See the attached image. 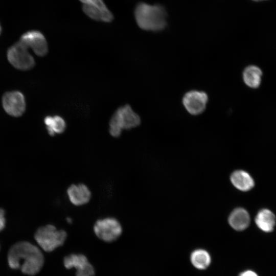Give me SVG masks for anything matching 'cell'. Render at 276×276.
Instances as JSON below:
<instances>
[{"label":"cell","mask_w":276,"mask_h":276,"mask_svg":"<svg viewBox=\"0 0 276 276\" xmlns=\"http://www.w3.org/2000/svg\"><path fill=\"white\" fill-rule=\"evenodd\" d=\"M255 222L261 231L266 233L271 232L273 230L275 224V217L270 210L263 209L257 214Z\"/></svg>","instance_id":"obj_16"},{"label":"cell","mask_w":276,"mask_h":276,"mask_svg":"<svg viewBox=\"0 0 276 276\" xmlns=\"http://www.w3.org/2000/svg\"><path fill=\"white\" fill-rule=\"evenodd\" d=\"M96 236L105 242H112L118 239L122 234V227L116 218L107 217L96 221L94 226Z\"/></svg>","instance_id":"obj_5"},{"label":"cell","mask_w":276,"mask_h":276,"mask_svg":"<svg viewBox=\"0 0 276 276\" xmlns=\"http://www.w3.org/2000/svg\"><path fill=\"white\" fill-rule=\"evenodd\" d=\"M134 16L138 26L144 30L157 32L166 26L167 14L160 5L140 3L135 9Z\"/></svg>","instance_id":"obj_2"},{"label":"cell","mask_w":276,"mask_h":276,"mask_svg":"<svg viewBox=\"0 0 276 276\" xmlns=\"http://www.w3.org/2000/svg\"><path fill=\"white\" fill-rule=\"evenodd\" d=\"M7 58L10 63L19 70H28L35 65L34 58L28 52V48L20 41L8 49Z\"/></svg>","instance_id":"obj_6"},{"label":"cell","mask_w":276,"mask_h":276,"mask_svg":"<svg viewBox=\"0 0 276 276\" xmlns=\"http://www.w3.org/2000/svg\"><path fill=\"white\" fill-rule=\"evenodd\" d=\"M208 96L201 90H191L182 98V104L188 112L194 116L202 113L206 108Z\"/></svg>","instance_id":"obj_7"},{"label":"cell","mask_w":276,"mask_h":276,"mask_svg":"<svg viewBox=\"0 0 276 276\" xmlns=\"http://www.w3.org/2000/svg\"><path fill=\"white\" fill-rule=\"evenodd\" d=\"M63 263L67 269H76V276H94L95 270L87 258L81 254H72L64 257Z\"/></svg>","instance_id":"obj_8"},{"label":"cell","mask_w":276,"mask_h":276,"mask_svg":"<svg viewBox=\"0 0 276 276\" xmlns=\"http://www.w3.org/2000/svg\"><path fill=\"white\" fill-rule=\"evenodd\" d=\"M1 32H2V28H1V25H0V34L1 33Z\"/></svg>","instance_id":"obj_22"},{"label":"cell","mask_w":276,"mask_h":276,"mask_svg":"<svg viewBox=\"0 0 276 276\" xmlns=\"http://www.w3.org/2000/svg\"><path fill=\"white\" fill-rule=\"evenodd\" d=\"M83 12L93 19L104 22H110L113 15L104 4H83Z\"/></svg>","instance_id":"obj_12"},{"label":"cell","mask_w":276,"mask_h":276,"mask_svg":"<svg viewBox=\"0 0 276 276\" xmlns=\"http://www.w3.org/2000/svg\"><path fill=\"white\" fill-rule=\"evenodd\" d=\"M141 123L140 116L129 105L117 109L109 123V132L113 137H119L124 129L129 130L138 126Z\"/></svg>","instance_id":"obj_3"},{"label":"cell","mask_w":276,"mask_h":276,"mask_svg":"<svg viewBox=\"0 0 276 276\" xmlns=\"http://www.w3.org/2000/svg\"><path fill=\"white\" fill-rule=\"evenodd\" d=\"M5 214V211L3 209L0 208V232L3 230L6 225Z\"/></svg>","instance_id":"obj_19"},{"label":"cell","mask_w":276,"mask_h":276,"mask_svg":"<svg viewBox=\"0 0 276 276\" xmlns=\"http://www.w3.org/2000/svg\"><path fill=\"white\" fill-rule=\"evenodd\" d=\"M239 276H258L254 271L247 270L241 272Z\"/></svg>","instance_id":"obj_20"},{"label":"cell","mask_w":276,"mask_h":276,"mask_svg":"<svg viewBox=\"0 0 276 276\" xmlns=\"http://www.w3.org/2000/svg\"><path fill=\"white\" fill-rule=\"evenodd\" d=\"M191 261L198 269H206L210 264L211 258L209 252L202 249L194 250L191 255Z\"/></svg>","instance_id":"obj_18"},{"label":"cell","mask_w":276,"mask_h":276,"mask_svg":"<svg viewBox=\"0 0 276 276\" xmlns=\"http://www.w3.org/2000/svg\"><path fill=\"white\" fill-rule=\"evenodd\" d=\"M67 194L71 202L79 206L88 202L91 198V192L84 184L73 185L67 190Z\"/></svg>","instance_id":"obj_11"},{"label":"cell","mask_w":276,"mask_h":276,"mask_svg":"<svg viewBox=\"0 0 276 276\" xmlns=\"http://www.w3.org/2000/svg\"><path fill=\"white\" fill-rule=\"evenodd\" d=\"M3 107L9 115L18 117L25 112L26 103L24 95L17 91L5 93L2 99Z\"/></svg>","instance_id":"obj_9"},{"label":"cell","mask_w":276,"mask_h":276,"mask_svg":"<svg viewBox=\"0 0 276 276\" xmlns=\"http://www.w3.org/2000/svg\"><path fill=\"white\" fill-rule=\"evenodd\" d=\"M67 237L63 230H58L53 225L41 226L36 231L35 239L39 246L46 251H52L62 245Z\"/></svg>","instance_id":"obj_4"},{"label":"cell","mask_w":276,"mask_h":276,"mask_svg":"<svg viewBox=\"0 0 276 276\" xmlns=\"http://www.w3.org/2000/svg\"><path fill=\"white\" fill-rule=\"evenodd\" d=\"M48 132L51 136L56 133H61L66 128V123L62 118L60 116H47L44 120Z\"/></svg>","instance_id":"obj_17"},{"label":"cell","mask_w":276,"mask_h":276,"mask_svg":"<svg viewBox=\"0 0 276 276\" xmlns=\"http://www.w3.org/2000/svg\"><path fill=\"white\" fill-rule=\"evenodd\" d=\"M19 41L28 48H31L37 56H43L48 53L47 42L39 31H28L21 36Z\"/></svg>","instance_id":"obj_10"},{"label":"cell","mask_w":276,"mask_h":276,"mask_svg":"<svg viewBox=\"0 0 276 276\" xmlns=\"http://www.w3.org/2000/svg\"><path fill=\"white\" fill-rule=\"evenodd\" d=\"M67 221L68 223H71L72 221V219L70 218H67Z\"/></svg>","instance_id":"obj_21"},{"label":"cell","mask_w":276,"mask_h":276,"mask_svg":"<svg viewBox=\"0 0 276 276\" xmlns=\"http://www.w3.org/2000/svg\"><path fill=\"white\" fill-rule=\"evenodd\" d=\"M263 73L261 69L255 65L246 66L242 73L243 80L245 85L251 88H258L262 81Z\"/></svg>","instance_id":"obj_14"},{"label":"cell","mask_w":276,"mask_h":276,"mask_svg":"<svg viewBox=\"0 0 276 276\" xmlns=\"http://www.w3.org/2000/svg\"><path fill=\"white\" fill-rule=\"evenodd\" d=\"M254 1H263V0H254Z\"/></svg>","instance_id":"obj_23"},{"label":"cell","mask_w":276,"mask_h":276,"mask_svg":"<svg viewBox=\"0 0 276 276\" xmlns=\"http://www.w3.org/2000/svg\"><path fill=\"white\" fill-rule=\"evenodd\" d=\"M228 222L231 227L236 231L244 230L249 224V215L243 208L236 209L230 214Z\"/></svg>","instance_id":"obj_13"},{"label":"cell","mask_w":276,"mask_h":276,"mask_svg":"<svg viewBox=\"0 0 276 276\" xmlns=\"http://www.w3.org/2000/svg\"><path fill=\"white\" fill-rule=\"evenodd\" d=\"M231 180L233 185L238 190L247 191L254 186V181L251 176L246 171L237 170L231 176Z\"/></svg>","instance_id":"obj_15"},{"label":"cell","mask_w":276,"mask_h":276,"mask_svg":"<svg viewBox=\"0 0 276 276\" xmlns=\"http://www.w3.org/2000/svg\"><path fill=\"white\" fill-rule=\"evenodd\" d=\"M43 261L40 250L27 241L14 244L8 254V262L10 268L20 269L24 273L30 275H35L40 271Z\"/></svg>","instance_id":"obj_1"}]
</instances>
